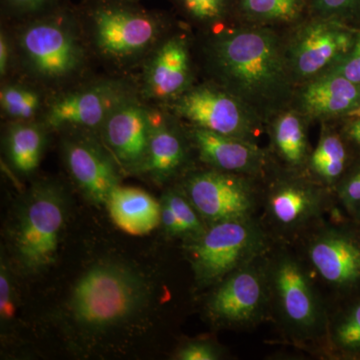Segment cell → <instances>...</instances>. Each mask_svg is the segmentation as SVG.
Wrapping results in <instances>:
<instances>
[{
	"label": "cell",
	"instance_id": "obj_2",
	"mask_svg": "<svg viewBox=\"0 0 360 360\" xmlns=\"http://www.w3.org/2000/svg\"><path fill=\"white\" fill-rule=\"evenodd\" d=\"M271 321L288 342L323 354L330 305L295 246L276 243L265 257Z\"/></svg>",
	"mask_w": 360,
	"mask_h": 360
},
{
	"label": "cell",
	"instance_id": "obj_20",
	"mask_svg": "<svg viewBox=\"0 0 360 360\" xmlns=\"http://www.w3.org/2000/svg\"><path fill=\"white\" fill-rule=\"evenodd\" d=\"M191 148L186 130L172 118L153 110L148 155L139 172L158 182L174 179L188 167Z\"/></svg>",
	"mask_w": 360,
	"mask_h": 360
},
{
	"label": "cell",
	"instance_id": "obj_31",
	"mask_svg": "<svg viewBox=\"0 0 360 360\" xmlns=\"http://www.w3.org/2000/svg\"><path fill=\"white\" fill-rule=\"evenodd\" d=\"M360 15V0H309V15L345 23Z\"/></svg>",
	"mask_w": 360,
	"mask_h": 360
},
{
	"label": "cell",
	"instance_id": "obj_18",
	"mask_svg": "<svg viewBox=\"0 0 360 360\" xmlns=\"http://www.w3.org/2000/svg\"><path fill=\"white\" fill-rule=\"evenodd\" d=\"M151 125L153 110L134 94L110 113L99 132L118 165L139 172L148 155Z\"/></svg>",
	"mask_w": 360,
	"mask_h": 360
},
{
	"label": "cell",
	"instance_id": "obj_24",
	"mask_svg": "<svg viewBox=\"0 0 360 360\" xmlns=\"http://www.w3.org/2000/svg\"><path fill=\"white\" fill-rule=\"evenodd\" d=\"M46 127L33 122H11L6 129V153L11 167L30 175L39 167L46 143Z\"/></svg>",
	"mask_w": 360,
	"mask_h": 360
},
{
	"label": "cell",
	"instance_id": "obj_21",
	"mask_svg": "<svg viewBox=\"0 0 360 360\" xmlns=\"http://www.w3.org/2000/svg\"><path fill=\"white\" fill-rule=\"evenodd\" d=\"M309 122L295 108H286L270 118L269 153L276 165L305 172L312 150L307 136Z\"/></svg>",
	"mask_w": 360,
	"mask_h": 360
},
{
	"label": "cell",
	"instance_id": "obj_14",
	"mask_svg": "<svg viewBox=\"0 0 360 360\" xmlns=\"http://www.w3.org/2000/svg\"><path fill=\"white\" fill-rule=\"evenodd\" d=\"M131 94L129 85L112 79L63 92L47 104L44 124L51 129L99 131L110 113Z\"/></svg>",
	"mask_w": 360,
	"mask_h": 360
},
{
	"label": "cell",
	"instance_id": "obj_6",
	"mask_svg": "<svg viewBox=\"0 0 360 360\" xmlns=\"http://www.w3.org/2000/svg\"><path fill=\"white\" fill-rule=\"evenodd\" d=\"M335 210L333 191L305 172L274 163L260 182L258 219L276 243L295 245Z\"/></svg>",
	"mask_w": 360,
	"mask_h": 360
},
{
	"label": "cell",
	"instance_id": "obj_17",
	"mask_svg": "<svg viewBox=\"0 0 360 360\" xmlns=\"http://www.w3.org/2000/svg\"><path fill=\"white\" fill-rule=\"evenodd\" d=\"M184 130L201 162L213 169L262 180L274 163L255 142L191 125Z\"/></svg>",
	"mask_w": 360,
	"mask_h": 360
},
{
	"label": "cell",
	"instance_id": "obj_34",
	"mask_svg": "<svg viewBox=\"0 0 360 360\" xmlns=\"http://www.w3.org/2000/svg\"><path fill=\"white\" fill-rule=\"evenodd\" d=\"M324 75H340L360 84V33L356 34L354 44L347 56Z\"/></svg>",
	"mask_w": 360,
	"mask_h": 360
},
{
	"label": "cell",
	"instance_id": "obj_40",
	"mask_svg": "<svg viewBox=\"0 0 360 360\" xmlns=\"http://www.w3.org/2000/svg\"><path fill=\"white\" fill-rule=\"evenodd\" d=\"M359 226H360V222H359Z\"/></svg>",
	"mask_w": 360,
	"mask_h": 360
},
{
	"label": "cell",
	"instance_id": "obj_28",
	"mask_svg": "<svg viewBox=\"0 0 360 360\" xmlns=\"http://www.w3.org/2000/svg\"><path fill=\"white\" fill-rule=\"evenodd\" d=\"M180 13L203 27L222 25L234 14L236 0H172Z\"/></svg>",
	"mask_w": 360,
	"mask_h": 360
},
{
	"label": "cell",
	"instance_id": "obj_11",
	"mask_svg": "<svg viewBox=\"0 0 360 360\" xmlns=\"http://www.w3.org/2000/svg\"><path fill=\"white\" fill-rule=\"evenodd\" d=\"M262 180L213 168L189 172L181 188L207 226L258 217Z\"/></svg>",
	"mask_w": 360,
	"mask_h": 360
},
{
	"label": "cell",
	"instance_id": "obj_8",
	"mask_svg": "<svg viewBox=\"0 0 360 360\" xmlns=\"http://www.w3.org/2000/svg\"><path fill=\"white\" fill-rule=\"evenodd\" d=\"M293 246L328 302L360 296L359 222L326 219Z\"/></svg>",
	"mask_w": 360,
	"mask_h": 360
},
{
	"label": "cell",
	"instance_id": "obj_29",
	"mask_svg": "<svg viewBox=\"0 0 360 360\" xmlns=\"http://www.w3.org/2000/svg\"><path fill=\"white\" fill-rule=\"evenodd\" d=\"M162 200L170 206L179 224H181L186 243L200 238L207 229V225L191 205L181 186L169 189Z\"/></svg>",
	"mask_w": 360,
	"mask_h": 360
},
{
	"label": "cell",
	"instance_id": "obj_22",
	"mask_svg": "<svg viewBox=\"0 0 360 360\" xmlns=\"http://www.w3.org/2000/svg\"><path fill=\"white\" fill-rule=\"evenodd\" d=\"M106 205L113 222L130 236H146L161 224V203L141 189L117 186Z\"/></svg>",
	"mask_w": 360,
	"mask_h": 360
},
{
	"label": "cell",
	"instance_id": "obj_32",
	"mask_svg": "<svg viewBox=\"0 0 360 360\" xmlns=\"http://www.w3.org/2000/svg\"><path fill=\"white\" fill-rule=\"evenodd\" d=\"M65 4V0H1L4 15L18 21L51 13Z\"/></svg>",
	"mask_w": 360,
	"mask_h": 360
},
{
	"label": "cell",
	"instance_id": "obj_23",
	"mask_svg": "<svg viewBox=\"0 0 360 360\" xmlns=\"http://www.w3.org/2000/svg\"><path fill=\"white\" fill-rule=\"evenodd\" d=\"M350 167L348 141L323 122L316 148L312 149L305 174L333 191Z\"/></svg>",
	"mask_w": 360,
	"mask_h": 360
},
{
	"label": "cell",
	"instance_id": "obj_25",
	"mask_svg": "<svg viewBox=\"0 0 360 360\" xmlns=\"http://www.w3.org/2000/svg\"><path fill=\"white\" fill-rule=\"evenodd\" d=\"M233 15L245 25H297L309 15V0H236Z\"/></svg>",
	"mask_w": 360,
	"mask_h": 360
},
{
	"label": "cell",
	"instance_id": "obj_15",
	"mask_svg": "<svg viewBox=\"0 0 360 360\" xmlns=\"http://www.w3.org/2000/svg\"><path fill=\"white\" fill-rule=\"evenodd\" d=\"M142 97L167 104L193 86L188 40L181 34L165 37L143 61Z\"/></svg>",
	"mask_w": 360,
	"mask_h": 360
},
{
	"label": "cell",
	"instance_id": "obj_37",
	"mask_svg": "<svg viewBox=\"0 0 360 360\" xmlns=\"http://www.w3.org/2000/svg\"><path fill=\"white\" fill-rule=\"evenodd\" d=\"M11 39H9L6 30H1L0 34V75L6 77L11 68V59L15 53Z\"/></svg>",
	"mask_w": 360,
	"mask_h": 360
},
{
	"label": "cell",
	"instance_id": "obj_27",
	"mask_svg": "<svg viewBox=\"0 0 360 360\" xmlns=\"http://www.w3.org/2000/svg\"><path fill=\"white\" fill-rule=\"evenodd\" d=\"M2 113L11 122H32L42 108V96L34 87L7 84L0 91Z\"/></svg>",
	"mask_w": 360,
	"mask_h": 360
},
{
	"label": "cell",
	"instance_id": "obj_1",
	"mask_svg": "<svg viewBox=\"0 0 360 360\" xmlns=\"http://www.w3.org/2000/svg\"><path fill=\"white\" fill-rule=\"evenodd\" d=\"M205 52L217 84L264 123L292 104L295 84L285 44L274 28L246 25L220 30L208 39Z\"/></svg>",
	"mask_w": 360,
	"mask_h": 360
},
{
	"label": "cell",
	"instance_id": "obj_7",
	"mask_svg": "<svg viewBox=\"0 0 360 360\" xmlns=\"http://www.w3.org/2000/svg\"><path fill=\"white\" fill-rule=\"evenodd\" d=\"M274 239L258 217L210 225L200 238L184 243L200 288H212L234 270L264 257Z\"/></svg>",
	"mask_w": 360,
	"mask_h": 360
},
{
	"label": "cell",
	"instance_id": "obj_12",
	"mask_svg": "<svg viewBox=\"0 0 360 360\" xmlns=\"http://www.w3.org/2000/svg\"><path fill=\"white\" fill-rule=\"evenodd\" d=\"M175 118L200 127L257 143L264 122L238 97L219 85H193L167 104Z\"/></svg>",
	"mask_w": 360,
	"mask_h": 360
},
{
	"label": "cell",
	"instance_id": "obj_35",
	"mask_svg": "<svg viewBox=\"0 0 360 360\" xmlns=\"http://www.w3.org/2000/svg\"><path fill=\"white\" fill-rule=\"evenodd\" d=\"M11 292L13 291H11L8 269L2 260L1 269H0V314L2 319H7L13 314L8 309L11 302Z\"/></svg>",
	"mask_w": 360,
	"mask_h": 360
},
{
	"label": "cell",
	"instance_id": "obj_19",
	"mask_svg": "<svg viewBox=\"0 0 360 360\" xmlns=\"http://www.w3.org/2000/svg\"><path fill=\"white\" fill-rule=\"evenodd\" d=\"M293 106L307 120L328 122L360 106V84L335 75H322L300 85Z\"/></svg>",
	"mask_w": 360,
	"mask_h": 360
},
{
	"label": "cell",
	"instance_id": "obj_16",
	"mask_svg": "<svg viewBox=\"0 0 360 360\" xmlns=\"http://www.w3.org/2000/svg\"><path fill=\"white\" fill-rule=\"evenodd\" d=\"M63 143V160L70 176L85 196L96 203L108 202L120 186V172L110 155L85 130H73Z\"/></svg>",
	"mask_w": 360,
	"mask_h": 360
},
{
	"label": "cell",
	"instance_id": "obj_3",
	"mask_svg": "<svg viewBox=\"0 0 360 360\" xmlns=\"http://www.w3.org/2000/svg\"><path fill=\"white\" fill-rule=\"evenodd\" d=\"M148 300V283L136 270L120 262H101L78 278L65 315L78 333L94 338L129 324Z\"/></svg>",
	"mask_w": 360,
	"mask_h": 360
},
{
	"label": "cell",
	"instance_id": "obj_36",
	"mask_svg": "<svg viewBox=\"0 0 360 360\" xmlns=\"http://www.w3.org/2000/svg\"><path fill=\"white\" fill-rule=\"evenodd\" d=\"M161 224L165 227V231L170 236H179L184 238V232L179 219L175 217L170 206L162 200L161 202Z\"/></svg>",
	"mask_w": 360,
	"mask_h": 360
},
{
	"label": "cell",
	"instance_id": "obj_39",
	"mask_svg": "<svg viewBox=\"0 0 360 360\" xmlns=\"http://www.w3.org/2000/svg\"><path fill=\"white\" fill-rule=\"evenodd\" d=\"M347 117L360 118V106H359L357 108H355V110L350 111V112L347 115Z\"/></svg>",
	"mask_w": 360,
	"mask_h": 360
},
{
	"label": "cell",
	"instance_id": "obj_5",
	"mask_svg": "<svg viewBox=\"0 0 360 360\" xmlns=\"http://www.w3.org/2000/svg\"><path fill=\"white\" fill-rule=\"evenodd\" d=\"M16 32L15 54L33 79L44 84H60L84 70L87 44L77 8L68 4L20 21Z\"/></svg>",
	"mask_w": 360,
	"mask_h": 360
},
{
	"label": "cell",
	"instance_id": "obj_26",
	"mask_svg": "<svg viewBox=\"0 0 360 360\" xmlns=\"http://www.w3.org/2000/svg\"><path fill=\"white\" fill-rule=\"evenodd\" d=\"M360 354V296L342 309L330 310L326 356H354Z\"/></svg>",
	"mask_w": 360,
	"mask_h": 360
},
{
	"label": "cell",
	"instance_id": "obj_10",
	"mask_svg": "<svg viewBox=\"0 0 360 360\" xmlns=\"http://www.w3.org/2000/svg\"><path fill=\"white\" fill-rule=\"evenodd\" d=\"M266 255L234 270L212 286L205 310L213 326L250 330L271 321Z\"/></svg>",
	"mask_w": 360,
	"mask_h": 360
},
{
	"label": "cell",
	"instance_id": "obj_4",
	"mask_svg": "<svg viewBox=\"0 0 360 360\" xmlns=\"http://www.w3.org/2000/svg\"><path fill=\"white\" fill-rule=\"evenodd\" d=\"M77 11L92 51L120 68L146 60L169 30L165 14L139 0H84Z\"/></svg>",
	"mask_w": 360,
	"mask_h": 360
},
{
	"label": "cell",
	"instance_id": "obj_9",
	"mask_svg": "<svg viewBox=\"0 0 360 360\" xmlns=\"http://www.w3.org/2000/svg\"><path fill=\"white\" fill-rule=\"evenodd\" d=\"M65 202L60 187L52 182L37 184L21 200L11 225V243L14 257L26 271H39L56 260Z\"/></svg>",
	"mask_w": 360,
	"mask_h": 360
},
{
	"label": "cell",
	"instance_id": "obj_38",
	"mask_svg": "<svg viewBox=\"0 0 360 360\" xmlns=\"http://www.w3.org/2000/svg\"><path fill=\"white\" fill-rule=\"evenodd\" d=\"M348 143L360 148V118H352L341 132Z\"/></svg>",
	"mask_w": 360,
	"mask_h": 360
},
{
	"label": "cell",
	"instance_id": "obj_13",
	"mask_svg": "<svg viewBox=\"0 0 360 360\" xmlns=\"http://www.w3.org/2000/svg\"><path fill=\"white\" fill-rule=\"evenodd\" d=\"M356 34L338 21L311 18L302 20L285 45L291 77L303 84L328 72L352 49Z\"/></svg>",
	"mask_w": 360,
	"mask_h": 360
},
{
	"label": "cell",
	"instance_id": "obj_30",
	"mask_svg": "<svg viewBox=\"0 0 360 360\" xmlns=\"http://www.w3.org/2000/svg\"><path fill=\"white\" fill-rule=\"evenodd\" d=\"M335 202L350 220L360 222V163L348 168L333 189Z\"/></svg>",
	"mask_w": 360,
	"mask_h": 360
},
{
	"label": "cell",
	"instance_id": "obj_33",
	"mask_svg": "<svg viewBox=\"0 0 360 360\" xmlns=\"http://www.w3.org/2000/svg\"><path fill=\"white\" fill-rule=\"evenodd\" d=\"M224 356V348L210 340L186 341L175 354V359L179 360H219Z\"/></svg>",
	"mask_w": 360,
	"mask_h": 360
}]
</instances>
